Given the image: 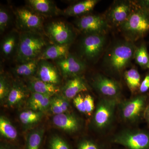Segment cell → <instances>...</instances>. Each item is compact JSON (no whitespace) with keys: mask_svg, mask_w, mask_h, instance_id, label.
I'll use <instances>...</instances> for the list:
<instances>
[{"mask_svg":"<svg viewBox=\"0 0 149 149\" xmlns=\"http://www.w3.org/2000/svg\"><path fill=\"white\" fill-rule=\"evenodd\" d=\"M29 7L42 16L52 17L61 14L53 2L49 0L27 1Z\"/></svg>","mask_w":149,"mask_h":149,"instance_id":"ac0fdd59","label":"cell"},{"mask_svg":"<svg viewBox=\"0 0 149 149\" xmlns=\"http://www.w3.org/2000/svg\"><path fill=\"white\" fill-rule=\"evenodd\" d=\"M0 133L1 135L8 140H15L17 138V131L7 118L2 116L0 117Z\"/></svg>","mask_w":149,"mask_h":149,"instance_id":"484cf974","label":"cell"},{"mask_svg":"<svg viewBox=\"0 0 149 149\" xmlns=\"http://www.w3.org/2000/svg\"><path fill=\"white\" fill-rule=\"evenodd\" d=\"M49 109L54 115L64 113L58 101L57 96H53L51 98Z\"/></svg>","mask_w":149,"mask_h":149,"instance_id":"d6a6232c","label":"cell"},{"mask_svg":"<svg viewBox=\"0 0 149 149\" xmlns=\"http://www.w3.org/2000/svg\"><path fill=\"white\" fill-rule=\"evenodd\" d=\"M52 97L35 93H31L27 100V106L29 109L41 112L49 109Z\"/></svg>","mask_w":149,"mask_h":149,"instance_id":"603a6c76","label":"cell"},{"mask_svg":"<svg viewBox=\"0 0 149 149\" xmlns=\"http://www.w3.org/2000/svg\"><path fill=\"white\" fill-rule=\"evenodd\" d=\"M36 77L46 83L57 85L61 82L58 69L48 61L40 60L38 62Z\"/></svg>","mask_w":149,"mask_h":149,"instance_id":"5bb4252c","label":"cell"},{"mask_svg":"<svg viewBox=\"0 0 149 149\" xmlns=\"http://www.w3.org/2000/svg\"><path fill=\"white\" fill-rule=\"evenodd\" d=\"M93 85L99 93L110 98H117L121 92L119 83L102 74L96 75L93 79Z\"/></svg>","mask_w":149,"mask_h":149,"instance_id":"7c38bea8","label":"cell"},{"mask_svg":"<svg viewBox=\"0 0 149 149\" xmlns=\"http://www.w3.org/2000/svg\"><path fill=\"white\" fill-rule=\"evenodd\" d=\"M45 133L44 128H40L32 130L27 135L26 149H39Z\"/></svg>","mask_w":149,"mask_h":149,"instance_id":"4316f807","label":"cell"},{"mask_svg":"<svg viewBox=\"0 0 149 149\" xmlns=\"http://www.w3.org/2000/svg\"><path fill=\"white\" fill-rule=\"evenodd\" d=\"M136 49L133 42L127 40L116 43L107 52L105 65L114 72H122L134 58Z\"/></svg>","mask_w":149,"mask_h":149,"instance_id":"7a4b0ae2","label":"cell"},{"mask_svg":"<svg viewBox=\"0 0 149 149\" xmlns=\"http://www.w3.org/2000/svg\"><path fill=\"white\" fill-rule=\"evenodd\" d=\"M134 58L141 67L146 68L149 61V56L145 44H142L139 47H137Z\"/></svg>","mask_w":149,"mask_h":149,"instance_id":"f1b7e54d","label":"cell"},{"mask_svg":"<svg viewBox=\"0 0 149 149\" xmlns=\"http://www.w3.org/2000/svg\"><path fill=\"white\" fill-rule=\"evenodd\" d=\"M76 26L85 35H105L109 24L105 17L97 15H83L76 21Z\"/></svg>","mask_w":149,"mask_h":149,"instance_id":"52a82bcc","label":"cell"},{"mask_svg":"<svg viewBox=\"0 0 149 149\" xmlns=\"http://www.w3.org/2000/svg\"><path fill=\"white\" fill-rule=\"evenodd\" d=\"M134 6L131 1H115L105 17L109 24L114 27H120L130 16Z\"/></svg>","mask_w":149,"mask_h":149,"instance_id":"9c48e42d","label":"cell"},{"mask_svg":"<svg viewBox=\"0 0 149 149\" xmlns=\"http://www.w3.org/2000/svg\"><path fill=\"white\" fill-rule=\"evenodd\" d=\"M45 32L54 44L58 45H69L75 37L71 26L62 21L50 22L46 26Z\"/></svg>","mask_w":149,"mask_h":149,"instance_id":"8992f818","label":"cell"},{"mask_svg":"<svg viewBox=\"0 0 149 149\" xmlns=\"http://www.w3.org/2000/svg\"><path fill=\"white\" fill-rule=\"evenodd\" d=\"M124 77L126 84L131 93H135L141 85V76L135 68H131L125 71Z\"/></svg>","mask_w":149,"mask_h":149,"instance_id":"83f0119b","label":"cell"},{"mask_svg":"<svg viewBox=\"0 0 149 149\" xmlns=\"http://www.w3.org/2000/svg\"><path fill=\"white\" fill-rule=\"evenodd\" d=\"M88 88L83 78L79 75L68 79L62 88L63 96L68 100L73 99L80 93L88 91Z\"/></svg>","mask_w":149,"mask_h":149,"instance_id":"2e32d148","label":"cell"},{"mask_svg":"<svg viewBox=\"0 0 149 149\" xmlns=\"http://www.w3.org/2000/svg\"><path fill=\"white\" fill-rule=\"evenodd\" d=\"M73 100V104L77 109L80 112L86 113L84 97L80 94H79Z\"/></svg>","mask_w":149,"mask_h":149,"instance_id":"e575fe53","label":"cell"},{"mask_svg":"<svg viewBox=\"0 0 149 149\" xmlns=\"http://www.w3.org/2000/svg\"><path fill=\"white\" fill-rule=\"evenodd\" d=\"M56 63L63 76L65 77L79 75L86 68L84 61L71 54L64 58L56 61Z\"/></svg>","mask_w":149,"mask_h":149,"instance_id":"8fae6325","label":"cell"},{"mask_svg":"<svg viewBox=\"0 0 149 149\" xmlns=\"http://www.w3.org/2000/svg\"><path fill=\"white\" fill-rule=\"evenodd\" d=\"M49 146L50 149H70L66 142L58 136H53L50 140Z\"/></svg>","mask_w":149,"mask_h":149,"instance_id":"4dcf8cb0","label":"cell"},{"mask_svg":"<svg viewBox=\"0 0 149 149\" xmlns=\"http://www.w3.org/2000/svg\"><path fill=\"white\" fill-rule=\"evenodd\" d=\"M78 149H99V148L94 142L88 140H85L79 144Z\"/></svg>","mask_w":149,"mask_h":149,"instance_id":"d590c367","label":"cell"},{"mask_svg":"<svg viewBox=\"0 0 149 149\" xmlns=\"http://www.w3.org/2000/svg\"><path fill=\"white\" fill-rule=\"evenodd\" d=\"M106 42V38L105 35H86L80 42V53L83 57L88 60H95L103 51Z\"/></svg>","mask_w":149,"mask_h":149,"instance_id":"ba28073f","label":"cell"},{"mask_svg":"<svg viewBox=\"0 0 149 149\" xmlns=\"http://www.w3.org/2000/svg\"><path fill=\"white\" fill-rule=\"evenodd\" d=\"M12 85L3 74L0 76V100L1 102L6 100L10 92Z\"/></svg>","mask_w":149,"mask_h":149,"instance_id":"f546056e","label":"cell"},{"mask_svg":"<svg viewBox=\"0 0 149 149\" xmlns=\"http://www.w3.org/2000/svg\"><path fill=\"white\" fill-rule=\"evenodd\" d=\"M146 68H149V61L148 62V64H147Z\"/></svg>","mask_w":149,"mask_h":149,"instance_id":"b9f144b4","label":"cell"},{"mask_svg":"<svg viewBox=\"0 0 149 149\" xmlns=\"http://www.w3.org/2000/svg\"><path fill=\"white\" fill-rule=\"evenodd\" d=\"M38 59L19 63L15 66L13 70L15 75L18 77L29 78L35 76L38 68Z\"/></svg>","mask_w":149,"mask_h":149,"instance_id":"cb8c5ba5","label":"cell"},{"mask_svg":"<svg viewBox=\"0 0 149 149\" xmlns=\"http://www.w3.org/2000/svg\"><path fill=\"white\" fill-rule=\"evenodd\" d=\"M147 99L146 96L142 95L124 103L121 110L123 118L128 121H133L138 119L146 109Z\"/></svg>","mask_w":149,"mask_h":149,"instance_id":"4fadbf2b","label":"cell"},{"mask_svg":"<svg viewBox=\"0 0 149 149\" xmlns=\"http://www.w3.org/2000/svg\"><path fill=\"white\" fill-rule=\"evenodd\" d=\"M98 2V0L80 1L68 6L63 11V13L68 16L83 15L93 10Z\"/></svg>","mask_w":149,"mask_h":149,"instance_id":"44dd1931","label":"cell"},{"mask_svg":"<svg viewBox=\"0 0 149 149\" xmlns=\"http://www.w3.org/2000/svg\"><path fill=\"white\" fill-rule=\"evenodd\" d=\"M10 17L8 12L5 8L1 7L0 9V32H4L8 26Z\"/></svg>","mask_w":149,"mask_h":149,"instance_id":"1f68e13d","label":"cell"},{"mask_svg":"<svg viewBox=\"0 0 149 149\" xmlns=\"http://www.w3.org/2000/svg\"><path fill=\"white\" fill-rule=\"evenodd\" d=\"M19 36V33L13 31L6 35L3 39L1 44V50L2 54L5 57H10L14 54L15 55Z\"/></svg>","mask_w":149,"mask_h":149,"instance_id":"7402d4cb","label":"cell"},{"mask_svg":"<svg viewBox=\"0 0 149 149\" xmlns=\"http://www.w3.org/2000/svg\"><path fill=\"white\" fill-rule=\"evenodd\" d=\"M57 97L63 112L64 113H67L70 108V104L69 102H68V100L63 96H57Z\"/></svg>","mask_w":149,"mask_h":149,"instance_id":"8d00e7d4","label":"cell"},{"mask_svg":"<svg viewBox=\"0 0 149 149\" xmlns=\"http://www.w3.org/2000/svg\"><path fill=\"white\" fill-rule=\"evenodd\" d=\"M29 91L26 85L15 81L12 84L11 88L7 99V105L9 107L17 106L30 96Z\"/></svg>","mask_w":149,"mask_h":149,"instance_id":"e0dca14e","label":"cell"},{"mask_svg":"<svg viewBox=\"0 0 149 149\" xmlns=\"http://www.w3.org/2000/svg\"><path fill=\"white\" fill-rule=\"evenodd\" d=\"M144 118L149 125V104L147 106L144 110Z\"/></svg>","mask_w":149,"mask_h":149,"instance_id":"ab89813d","label":"cell"},{"mask_svg":"<svg viewBox=\"0 0 149 149\" xmlns=\"http://www.w3.org/2000/svg\"><path fill=\"white\" fill-rule=\"evenodd\" d=\"M118 101L117 98H113L103 99L100 102L94 116V123L97 128L103 129L111 123Z\"/></svg>","mask_w":149,"mask_h":149,"instance_id":"30bf717a","label":"cell"},{"mask_svg":"<svg viewBox=\"0 0 149 149\" xmlns=\"http://www.w3.org/2000/svg\"><path fill=\"white\" fill-rule=\"evenodd\" d=\"M43 116L42 112L29 109L20 113L19 119L24 127L29 128L40 122Z\"/></svg>","mask_w":149,"mask_h":149,"instance_id":"d4e9b609","label":"cell"},{"mask_svg":"<svg viewBox=\"0 0 149 149\" xmlns=\"http://www.w3.org/2000/svg\"><path fill=\"white\" fill-rule=\"evenodd\" d=\"M69 45L53 44L47 46L38 57V60H58L69 55Z\"/></svg>","mask_w":149,"mask_h":149,"instance_id":"ffe728a7","label":"cell"},{"mask_svg":"<svg viewBox=\"0 0 149 149\" xmlns=\"http://www.w3.org/2000/svg\"><path fill=\"white\" fill-rule=\"evenodd\" d=\"M119 27L126 40L137 41L149 31V12L136 3L130 16Z\"/></svg>","mask_w":149,"mask_h":149,"instance_id":"3957f363","label":"cell"},{"mask_svg":"<svg viewBox=\"0 0 149 149\" xmlns=\"http://www.w3.org/2000/svg\"><path fill=\"white\" fill-rule=\"evenodd\" d=\"M0 149H11L10 148H8V147L6 146H2L1 145V148H0Z\"/></svg>","mask_w":149,"mask_h":149,"instance_id":"60d3db41","label":"cell"},{"mask_svg":"<svg viewBox=\"0 0 149 149\" xmlns=\"http://www.w3.org/2000/svg\"><path fill=\"white\" fill-rule=\"evenodd\" d=\"M84 99L86 114L91 116L95 109L94 99L90 95L85 96Z\"/></svg>","mask_w":149,"mask_h":149,"instance_id":"836d02e7","label":"cell"},{"mask_svg":"<svg viewBox=\"0 0 149 149\" xmlns=\"http://www.w3.org/2000/svg\"><path fill=\"white\" fill-rule=\"evenodd\" d=\"M136 3L149 12V0H141L137 1Z\"/></svg>","mask_w":149,"mask_h":149,"instance_id":"f35d334b","label":"cell"},{"mask_svg":"<svg viewBox=\"0 0 149 149\" xmlns=\"http://www.w3.org/2000/svg\"><path fill=\"white\" fill-rule=\"evenodd\" d=\"M47 46L45 40L40 32H21L15 60L18 63H21L38 59Z\"/></svg>","mask_w":149,"mask_h":149,"instance_id":"6da1fadb","label":"cell"},{"mask_svg":"<svg viewBox=\"0 0 149 149\" xmlns=\"http://www.w3.org/2000/svg\"><path fill=\"white\" fill-rule=\"evenodd\" d=\"M128 149H149V133L143 130H125L113 140Z\"/></svg>","mask_w":149,"mask_h":149,"instance_id":"5b68a950","label":"cell"},{"mask_svg":"<svg viewBox=\"0 0 149 149\" xmlns=\"http://www.w3.org/2000/svg\"><path fill=\"white\" fill-rule=\"evenodd\" d=\"M139 91L141 93H144L147 92L149 89V74H147L143 80L141 82Z\"/></svg>","mask_w":149,"mask_h":149,"instance_id":"74e56055","label":"cell"},{"mask_svg":"<svg viewBox=\"0 0 149 149\" xmlns=\"http://www.w3.org/2000/svg\"><path fill=\"white\" fill-rule=\"evenodd\" d=\"M28 90L31 93H35L52 97L59 92L58 86L46 83L36 76L27 78V85Z\"/></svg>","mask_w":149,"mask_h":149,"instance_id":"9a60e30c","label":"cell"},{"mask_svg":"<svg viewBox=\"0 0 149 149\" xmlns=\"http://www.w3.org/2000/svg\"><path fill=\"white\" fill-rule=\"evenodd\" d=\"M17 27L21 32H40L43 29V17L28 7L17 9L15 11Z\"/></svg>","mask_w":149,"mask_h":149,"instance_id":"277c9868","label":"cell"},{"mask_svg":"<svg viewBox=\"0 0 149 149\" xmlns=\"http://www.w3.org/2000/svg\"><path fill=\"white\" fill-rule=\"evenodd\" d=\"M52 121L56 127L68 133L77 131L80 127L77 118L68 113L55 115L53 117Z\"/></svg>","mask_w":149,"mask_h":149,"instance_id":"d6986e66","label":"cell"}]
</instances>
